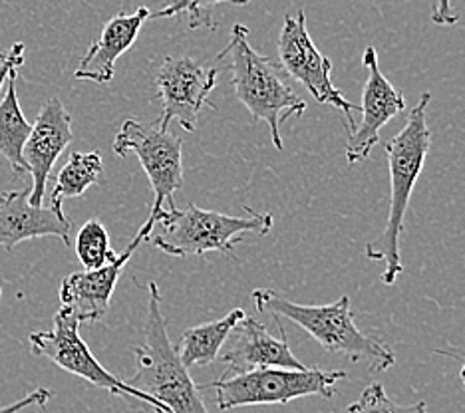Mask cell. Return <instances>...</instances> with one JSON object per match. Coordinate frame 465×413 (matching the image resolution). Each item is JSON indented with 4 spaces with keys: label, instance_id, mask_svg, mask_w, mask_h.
I'll return each instance as SVG.
<instances>
[{
    "label": "cell",
    "instance_id": "2",
    "mask_svg": "<svg viewBox=\"0 0 465 413\" xmlns=\"http://www.w3.org/2000/svg\"><path fill=\"white\" fill-rule=\"evenodd\" d=\"M217 62L231 74L237 100L245 105L251 118L267 122L274 147L282 150L281 127L306 112V102L284 82V72L277 62L262 56L249 44V28L235 25L231 28L227 46L219 52Z\"/></svg>",
    "mask_w": 465,
    "mask_h": 413
},
{
    "label": "cell",
    "instance_id": "24",
    "mask_svg": "<svg viewBox=\"0 0 465 413\" xmlns=\"http://www.w3.org/2000/svg\"><path fill=\"white\" fill-rule=\"evenodd\" d=\"M52 398V389L48 388H36L35 391H30L26 398H23L16 404H10L0 408V413H18L26 408H33V406H46L48 399Z\"/></svg>",
    "mask_w": 465,
    "mask_h": 413
},
{
    "label": "cell",
    "instance_id": "20",
    "mask_svg": "<svg viewBox=\"0 0 465 413\" xmlns=\"http://www.w3.org/2000/svg\"><path fill=\"white\" fill-rule=\"evenodd\" d=\"M74 249H76L78 261L86 270H98L118 259V254L114 252L110 245L108 231H105L98 219H90L88 222H84L76 235Z\"/></svg>",
    "mask_w": 465,
    "mask_h": 413
},
{
    "label": "cell",
    "instance_id": "26",
    "mask_svg": "<svg viewBox=\"0 0 465 413\" xmlns=\"http://www.w3.org/2000/svg\"><path fill=\"white\" fill-rule=\"evenodd\" d=\"M460 376H461V381H463V386H465V362H463V366H461V372H460Z\"/></svg>",
    "mask_w": 465,
    "mask_h": 413
},
{
    "label": "cell",
    "instance_id": "15",
    "mask_svg": "<svg viewBox=\"0 0 465 413\" xmlns=\"http://www.w3.org/2000/svg\"><path fill=\"white\" fill-rule=\"evenodd\" d=\"M42 237L72 242V222L64 209L35 207L30 203V187L0 195V249L13 251L18 242Z\"/></svg>",
    "mask_w": 465,
    "mask_h": 413
},
{
    "label": "cell",
    "instance_id": "22",
    "mask_svg": "<svg viewBox=\"0 0 465 413\" xmlns=\"http://www.w3.org/2000/svg\"><path fill=\"white\" fill-rule=\"evenodd\" d=\"M346 413H428L426 401L411 406H398L388 398L382 384H370L354 404L346 408Z\"/></svg>",
    "mask_w": 465,
    "mask_h": 413
},
{
    "label": "cell",
    "instance_id": "19",
    "mask_svg": "<svg viewBox=\"0 0 465 413\" xmlns=\"http://www.w3.org/2000/svg\"><path fill=\"white\" fill-rule=\"evenodd\" d=\"M104 173L102 155L98 152L90 153H70L66 165L56 175L54 189L50 193V207L62 209L66 199L82 197L92 185H98Z\"/></svg>",
    "mask_w": 465,
    "mask_h": 413
},
{
    "label": "cell",
    "instance_id": "4",
    "mask_svg": "<svg viewBox=\"0 0 465 413\" xmlns=\"http://www.w3.org/2000/svg\"><path fill=\"white\" fill-rule=\"evenodd\" d=\"M134 356L137 369L130 379H125V384L160 401L172 413H209L199 396L197 384L169 340L167 322L162 312V294L155 282L147 284L145 340L134 346Z\"/></svg>",
    "mask_w": 465,
    "mask_h": 413
},
{
    "label": "cell",
    "instance_id": "21",
    "mask_svg": "<svg viewBox=\"0 0 465 413\" xmlns=\"http://www.w3.org/2000/svg\"><path fill=\"white\" fill-rule=\"evenodd\" d=\"M247 5L249 0H167V6L152 18H167V16H187L189 28H211L215 30L217 25L211 18V8L217 5Z\"/></svg>",
    "mask_w": 465,
    "mask_h": 413
},
{
    "label": "cell",
    "instance_id": "16",
    "mask_svg": "<svg viewBox=\"0 0 465 413\" xmlns=\"http://www.w3.org/2000/svg\"><path fill=\"white\" fill-rule=\"evenodd\" d=\"M152 13L147 6H140L135 13H120L105 23L100 38L88 48L86 56L78 64L74 76L96 84H110L115 74V62L134 44L140 30Z\"/></svg>",
    "mask_w": 465,
    "mask_h": 413
},
{
    "label": "cell",
    "instance_id": "10",
    "mask_svg": "<svg viewBox=\"0 0 465 413\" xmlns=\"http://www.w3.org/2000/svg\"><path fill=\"white\" fill-rule=\"evenodd\" d=\"M157 93L163 103V113L157 125L177 122L185 132H195L199 112L217 105L211 102V92L217 86V70L203 66L192 58H165L155 74Z\"/></svg>",
    "mask_w": 465,
    "mask_h": 413
},
{
    "label": "cell",
    "instance_id": "25",
    "mask_svg": "<svg viewBox=\"0 0 465 413\" xmlns=\"http://www.w3.org/2000/svg\"><path fill=\"white\" fill-rule=\"evenodd\" d=\"M431 20L433 25L438 26H453L458 25V13L451 8V0H436V5H433L431 10Z\"/></svg>",
    "mask_w": 465,
    "mask_h": 413
},
{
    "label": "cell",
    "instance_id": "14",
    "mask_svg": "<svg viewBox=\"0 0 465 413\" xmlns=\"http://www.w3.org/2000/svg\"><path fill=\"white\" fill-rule=\"evenodd\" d=\"M72 140V115L58 98H50L38 112L33 132L25 145V162L28 165V173L33 175L30 203L35 207H42L52 167Z\"/></svg>",
    "mask_w": 465,
    "mask_h": 413
},
{
    "label": "cell",
    "instance_id": "7",
    "mask_svg": "<svg viewBox=\"0 0 465 413\" xmlns=\"http://www.w3.org/2000/svg\"><path fill=\"white\" fill-rule=\"evenodd\" d=\"M112 147L120 157L134 153L150 179L153 205L142 229L152 237L157 217L177 207L173 197L183 187V142L157 123L125 120Z\"/></svg>",
    "mask_w": 465,
    "mask_h": 413
},
{
    "label": "cell",
    "instance_id": "11",
    "mask_svg": "<svg viewBox=\"0 0 465 413\" xmlns=\"http://www.w3.org/2000/svg\"><path fill=\"white\" fill-rule=\"evenodd\" d=\"M362 64L368 70V78L362 90L361 122H356L346 143L348 165L362 163L368 159L370 152L380 143V130L406 110L404 95L390 84L378 66L376 48L368 46L364 50Z\"/></svg>",
    "mask_w": 465,
    "mask_h": 413
},
{
    "label": "cell",
    "instance_id": "8",
    "mask_svg": "<svg viewBox=\"0 0 465 413\" xmlns=\"http://www.w3.org/2000/svg\"><path fill=\"white\" fill-rule=\"evenodd\" d=\"M30 349L35 356H42L54 362L64 372L86 379L88 384L102 388L110 394L122 396L130 401H142L143 408H152L155 413H172L160 401L147 398L132 386L125 384V379L110 374L96 358H94L88 344L80 336V322L68 306H60L54 314V324L50 330L33 332L28 338Z\"/></svg>",
    "mask_w": 465,
    "mask_h": 413
},
{
    "label": "cell",
    "instance_id": "6",
    "mask_svg": "<svg viewBox=\"0 0 465 413\" xmlns=\"http://www.w3.org/2000/svg\"><path fill=\"white\" fill-rule=\"evenodd\" d=\"M348 379L346 372H324L319 368L287 369V368H259L237 376H221L199 391L215 389L217 408L221 411L247 408L289 404L306 396H322L331 399L338 381Z\"/></svg>",
    "mask_w": 465,
    "mask_h": 413
},
{
    "label": "cell",
    "instance_id": "5",
    "mask_svg": "<svg viewBox=\"0 0 465 413\" xmlns=\"http://www.w3.org/2000/svg\"><path fill=\"white\" fill-rule=\"evenodd\" d=\"M245 211L249 217H231L195 205L163 211L155 221L160 232H153L150 241L155 249L172 257H203L207 252L231 254L242 235L252 232L265 237L274 225L271 213H255L251 207H245Z\"/></svg>",
    "mask_w": 465,
    "mask_h": 413
},
{
    "label": "cell",
    "instance_id": "27",
    "mask_svg": "<svg viewBox=\"0 0 465 413\" xmlns=\"http://www.w3.org/2000/svg\"><path fill=\"white\" fill-rule=\"evenodd\" d=\"M0 299H3V289H0Z\"/></svg>",
    "mask_w": 465,
    "mask_h": 413
},
{
    "label": "cell",
    "instance_id": "3",
    "mask_svg": "<svg viewBox=\"0 0 465 413\" xmlns=\"http://www.w3.org/2000/svg\"><path fill=\"white\" fill-rule=\"evenodd\" d=\"M259 314H271L274 320L289 318L309 332L316 342L332 354H342L352 362H368L372 372H384L396 364V356L382 340L358 330L351 310V299L342 296L329 306H306L291 302L271 289H257L251 294Z\"/></svg>",
    "mask_w": 465,
    "mask_h": 413
},
{
    "label": "cell",
    "instance_id": "13",
    "mask_svg": "<svg viewBox=\"0 0 465 413\" xmlns=\"http://www.w3.org/2000/svg\"><path fill=\"white\" fill-rule=\"evenodd\" d=\"M143 241H150V235L143 229H140L134 241L125 247L124 252L118 254V259L114 262L105 264V267L98 270H82L68 274L58 289L62 302L60 306H68L74 316L78 318L80 324L100 322L108 314L112 294L122 277L124 267L128 264V261L134 257V252Z\"/></svg>",
    "mask_w": 465,
    "mask_h": 413
},
{
    "label": "cell",
    "instance_id": "12",
    "mask_svg": "<svg viewBox=\"0 0 465 413\" xmlns=\"http://www.w3.org/2000/svg\"><path fill=\"white\" fill-rule=\"evenodd\" d=\"M281 338L269 334L261 320L245 316L229 336V344L221 354L225 366L223 376H237L259 368L306 369L301 359L291 352L287 330L279 324Z\"/></svg>",
    "mask_w": 465,
    "mask_h": 413
},
{
    "label": "cell",
    "instance_id": "1",
    "mask_svg": "<svg viewBox=\"0 0 465 413\" xmlns=\"http://www.w3.org/2000/svg\"><path fill=\"white\" fill-rule=\"evenodd\" d=\"M430 102L431 93H421L420 102L408 113L401 132L384 143L390 167V209L384 232L366 247V257L370 261L386 262V270L382 272V282L386 286L394 284L398 274L404 270L400 257V239L406 227V211L414 193V185L431 147V132L426 122Z\"/></svg>",
    "mask_w": 465,
    "mask_h": 413
},
{
    "label": "cell",
    "instance_id": "18",
    "mask_svg": "<svg viewBox=\"0 0 465 413\" xmlns=\"http://www.w3.org/2000/svg\"><path fill=\"white\" fill-rule=\"evenodd\" d=\"M16 80L18 70L8 76L5 95L0 100V155L8 162L13 175L18 177L28 173V165L25 162V145L30 132H33V123L25 118L23 108H20Z\"/></svg>",
    "mask_w": 465,
    "mask_h": 413
},
{
    "label": "cell",
    "instance_id": "9",
    "mask_svg": "<svg viewBox=\"0 0 465 413\" xmlns=\"http://www.w3.org/2000/svg\"><path fill=\"white\" fill-rule=\"evenodd\" d=\"M279 66L284 76L301 82L316 102L329 103L341 112L348 130H354L361 105L348 102L344 93L334 88L331 80L332 62L312 42L309 30H306L304 10H299L297 16L287 15L284 18L279 36Z\"/></svg>",
    "mask_w": 465,
    "mask_h": 413
},
{
    "label": "cell",
    "instance_id": "23",
    "mask_svg": "<svg viewBox=\"0 0 465 413\" xmlns=\"http://www.w3.org/2000/svg\"><path fill=\"white\" fill-rule=\"evenodd\" d=\"M23 64H25L23 42H16V44L10 46L6 52H0V90H3V84L8 80L10 74L23 68Z\"/></svg>",
    "mask_w": 465,
    "mask_h": 413
},
{
    "label": "cell",
    "instance_id": "17",
    "mask_svg": "<svg viewBox=\"0 0 465 413\" xmlns=\"http://www.w3.org/2000/svg\"><path fill=\"white\" fill-rule=\"evenodd\" d=\"M247 316L242 309L231 310L227 316L215 322H205L193 328H187L177 344V356L182 364L189 369L195 366H209L219 358L221 349L227 344L231 332Z\"/></svg>",
    "mask_w": 465,
    "mask_h": 413
}]
</instances>
